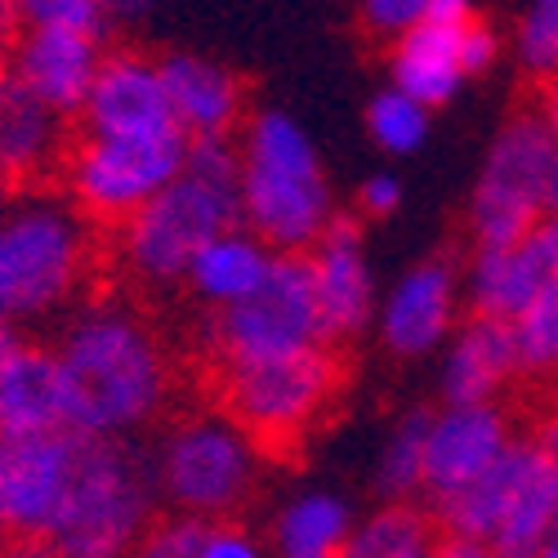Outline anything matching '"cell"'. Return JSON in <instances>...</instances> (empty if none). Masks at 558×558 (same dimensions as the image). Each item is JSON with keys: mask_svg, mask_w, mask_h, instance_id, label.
<instances>
[{"mask_svg": "<svg viewBox=\"0 0 558 558\" xmlns=\"http://www.w3.org/2000/svg\"><path fill=\"white\" fill-rule=\"evenodd\" d=\"M59 371L68 425L95 438H121L148 425L170 389L157 340L117 308H95L72 322L59 349Z\"/></svg>", "mask_w": 558, "mask_h": 558, "instance_id": "6da1fadb", "label": "cell"}, {"mask_svg": "<svg viewBox=\"0 0 558 558\" xmlns=\"http://www.w3.org/2000/svg\"><path fill=\"white\" fill-rule=\"evenodd\" d=\"M238 170L242 157L238 148H228V138H193L183 170L125 219V264L153 287L183 282L197 246L210 242L215 232L242 223Z\"/></svg>", "mask_w": 558, "mask_h": 558, "instance_id": "7a4b0ae2", "label": "cell"}, {"mask_svg": "<svg viewBox=\"0 0 558 558\" xmlns=\"http://www.w3.org/2000/svg\"><path fill=\"white\" fill-rule=\"evenodd\" d=\"M242 223L272 251H308L336 219L331 183L322 174L308 130L287 112H255L242 138Z\"/></svg>", "mask_w": 558, "mask_h": 558, "instance_id": "3957f363", "label": "cell"}, {"mask_svg": "<svg viewBox=\"0 0 558 558\" xmlns=\"http://www.w3.org/2000/svg\"><path fill=\"white\" fill-rule=\"evenodd\" d=\"M148 509L153 492L144 464L117 438L85 434L63 509L40 541L59 558H125L144 536Z\"/></svg>", "mask_w": 558, "mask_h": 558, "instance_id": "277c9868", "label": "cell"}, {"mask_svg": "<svg viewBox=\"0 0 558 558\" xmlns=\"http://www.w3.org/2000/svg\"><path fill=\"white\" fill-rule=\"evenodd\" d=\"M85 223L59 202H23L0 215V313L14 322L59 308L85 268Z\"/></svg>", "mask_w": 558, "mask_h": 558, "instance_id": "5b68a950", "label": "cell"}, {"mask_svg": "<svg viewBox=\"0 0 558 558\" xmlns=\"http://www.w3.org/2000/svg\"><path fill=\"white\" fill-rule=\"evenodd\" d=\"M340 385V366L327 344H308L272 357L223 362V402L255 442L300 438Z\"/></svg>", "mask_w": 558, "mask_h": 558, "instance_id": "8992f818", "label": "cell"}, {"mask_svg": "<svg viewBox=\"0 0 558 558\" xmlns=\"http://www.w3.org/2000/svg\"><path fill=\"white\" fill-rule=\"evenodd\" d=\"M210 344L219 349L223 362L272 357V353H291V349H308V344H327L308 255L277 251L264 282L251 295L215 308Z\"/></svg>", "mask_w": 558, "mask_h": 558, "instance_id": "52a82bcc", "label": "cell"}, {"mask_svg": "<svg viewBox=\"0 0 558 558\" xmlns=\"http://www.w3.org/2000/svg\"><path fill=\"white\" fill-rule=\"evenodd\" d=\"M549 157L554 117L523 112L500 125L470 202V228L478 246H505L523 238L549 210Z\"/></svg>", "mask_w": 558, "mask_h": 558, "instance_id": "ba28073f", "label": "cell"}, {"mask_svg": "<svg viewBox=\"0 0 558 558\" xmlns=\"http://www.w3.org/2000/svg\"><path fill=\"white\" fill-rule=\"evenodd\" d=\"M189 144L193 138L179 125L153 134H85V144L72 153L68 166L81 210L125 223L183 170Z\"/></svg>", "mask_w": 558, "mask_h": 558, "instance_id": "9c48e42d", "label": "cell"}, {"mask_svg": "<svg viewBox=\"0 0 558 558\" xmlns=\"http://www.w3.org/2000/svg\"><path fill=\"white\" fill-rule=\"evenodd\" d=\"M161 492L193 519H219L238 509L255 483L259 447L255 438L223 415L179 425L161 447Z\"/></svg>", "mask_w": 558, "mask_h": 558, "instance_id": "30bf717a", "label": "cell"}, {"mask_svg": "<svg viewBox=\"0 0 558 558\" xmlns=\"http://www.w3.org/2000/svg\"><path fill=\"white\" fill-rule=\"evenodd\" d=\"M81 442L85 434L72 425L0 434V532L14 541H40L54 527Z\"/></svg>", "mask_w": 558, "mask_h": 558, "instance_id": "8fae6325", "label": "cell"}, {"mask_svg": "<svg viewBox=\"0 0 558 558\" xmlns=\"http://www.w3.org/2000/svg\"><path fill=\"white\" fill-rule=\"evenodd\" d=\"M509 442H514V434H509V421H505V415L492 402H447V411L429 415L421 492L438 509L464 483H474Z\"/></svg>", "mask_w": 558, "mask_h": 558, "instance_id": "7c38bea8", "label": "cell"}, {"mask_svg": "<svg viewBox=\"0 0 558 558\" xmlns=\"http://www.w3.org/2000/svg\"><path fill=\"white\" fill-rule=\"evenodd\" d=\"M549 282H558V210H545L514 242L478 246L470 268V300L478 313L514 322Z\"/></svg>", "mask_w": 558, "mask_h": 558, "instance_id": "4fadbf2b", "label": "cell"}, {"mask_svg": "<svg viewBox=\"0 0 558 558\" xmlns=\"http://www.w3.org/2000/svg\"><path fill=\"white\" fill-rule=\"evenodd\" d=\"M308 264L327 340H353L357 331H366V322L376 317V277H371L362 228L336 215L313 242Z\"/></svg>", "mask_w": 558, "mask_h": 558, "instance_id": "5bb4252c", "label": "cell"}, {"mask_svg": "<svg viewBox=\"0 0 558 558\" xmlns=\"http://www.w3.org/2000/svg\"><path fill=\"white\" fill-rule=\"evenodd\" d=\"M99 36L68 32V27H27L14 45L10 72L32 89V95L54 108L59 117H72L85 108L89 85L99 76Z\"/></svg>", "mask_w": 558, "mask_h": 558, "instance_id": "9a60e30c", "label": "cell"}, {"mask_svg": "<svg viewBox=\"0 0 558 558\" xmlns=\"http://www.w3.org/2000/svg\"><path fill=\"white\" fill-rule=\"evenodd\" d=\"M81 117L89 134H153L174 125L161 63H148L144 54H108Z\"/></svg>", "mask_w": 558, "mask_h": 558, "instance_id": "2e32d148", "label": "cell"}, {"mask_svg": "<svg viewBox=\"0 0 558 558\" xmlns=\"http://www.w3.org/2000/svg\"><path fill=\"white\" fill-rule=\"evenodd\" d=\"M451 317H456V277L438 259L415 264L411 272H402V282L376 308L380 340L398 357L434 353L451 336Z\"/></svg>", "mask_w": 558, "mask_h": 558, "instance_id": "e0dca14e", "label": "cell"}, {"mask_svg": "<svg viewBox=\"0 0 558 558\" xmlns=\"http://www.w3.org/2000/svg\"><path fill=\"white\" fill-rule=\"evenodd\" d=\"M161 81L170 117L189 138H228L242 121V81L223 63L202 54H170L161 59Z\"/></svg>", "mask_w": 558, "mask_h": 558, "instance_id": "ac0fdd59", "label": "cell"}, {"mask_svg": "<svg viewBox=\"0 0 558 558\" xmlns=\"http://www.w3.org/2000/svg\"><path fill=\"white\" fill-rule=\"evenodd\" d=\"M514 371H519L514 322L474 313L447 344L442 393H447V402H492Z\"/></svg>", "mask_w": 558, "mask_h": 558, "instance_id": "d6986e66", "label": "cell"}, {"mask_svg": "<svg viewBox=\"0 0 558 558\" xmlns=\"http://www.w3.org/2000/svg\"><path fill=\"white\" fill-rule=\"evenodd\" d=\"M59 121L14 72H0V183H23L54 166L63 148Z\"/></svg>", "mask_w": 558, "mask_h": 558, "instance_id": "ffe728a7", "label": "cell"}, {"mask_svg": "<svg viewBox=\"0 0 558 558\" xmlns=\"http://www.w3.org/2000/svg\"><path fill=\"white\" fill-rule=\"evenodd\" d=\"M68 425L59 353L19 344L0 366V434H36Z\"/></svg>", "mask_w": 558, "mask_h": 558, "instance_id": "44dd1931", "label": "cell"}, {"mask_svg": "<svg viewBox=\"0 0 558 558\" xmlns=\"http://www.w3.org/2000/svg\"><path fill=\"white\" fill-rule=\"evenodd\" d=\"M460 27L451 23H415L411 32L393 36L389 54V85L407 89L411 99H421L425 108H438L456 99V89L464 85V59H460Z\"/></svg>", "mask_w": 558, "mask_h": 558, "instance_id": "7402d4cb", "label": "cell"}, {"mask_svg": "<svg viewBox=\"0 0 558 558\" xmlns=\"http://www.w3.org/2000/svg\"><path fill=\"white\" fill-rule=\"evenodd\" d=\"M272 246L259 238V232L232 223L223 232H215L210 242L197 246V255L189 259V272L183 282L197 291V300H206L210 308H223V304H238L242 295H251L264 272L272 264Z\"/></svg>", "mask_w": 558, "mask_h": 558, "instance_id": "603a6c76", "label": "cell"}, {"mask_svg": "<svg viewBox=\"0 0 558 558\" xmlns=\"http://www.w3.org/2000/svg\"><path fill=\"white\" fill-rule=\"evenodd\" d=\"M536 438H527V442H509L487 470L474 478V483H464L451 500H442L438 505V519H442V527L451 532V536H470V541H492V532L500 527V519H505V509H509V500H514V492H519V483H523V474L532 470V460H536Z\"/></svg>", "mask_w": 558, "mask_h": 558, "instance_id": "cb8c5ba5", "label": "cell"}, {"mask_svg": "<svg viewBox=\"0 0 558 558\" xmlns=\"http://www.w3.org/2000/svg\"><path fill=\"white\" fill-rule=\"evenodd\" d=\"M554 527H558V460L549 451H536L532 470L523 474L487 549L492 558H536Z\"/></svg>", "mask_w": 558, "mask_h": 558, "instance_id": "d4e9b609", "label": "cell"}, {"mask_svg": "<svg viewBox=\"0 0 558 558\" xmlns=\"http://www.w3.org/2000/svg\"><path fill=\"white\" fill-rule=\"evenodd\" d=\"M353 527L349 505L331 492H308L295 496L272 527L277 558H336L344 536Z\"/></svg>", "mask_w": 558, "mask_h": 558, "instance_id": "484cf974", "label": "cell"}, {"mask_svg": "<svg viewBox=\"0 0 558 558\" xmlns=\"http://www.w3.org/2000/svg\"><path fill=\"white\" fill-rule=\"evenodd\" d=\"M429 549H434L429 519L415 514L411 505L393 500L376 509L366 523L349 527L336 558H429Z\"/></svg>", "mask_w": 558, "mask_h": 558, "instance_id": "4316f807", "label": "cell"}, {"mask_svg": "<svg viewBox=\"0 0 558 558\" xmlns=\"http://www.w3.org/2000/svg\"><path fill=\"white\" fill-rule=\"evenodd\" d=\"M425 434H429V411H407L402 421L389 429L376 464V492L389 500H407L421 492L425 478Z\"/></svg>", "mask_w": 558, "mask_h": 558, "instance_id": "83f0119b", "label": "cell"}, {"mask_svg": "<svg viewBox=\"0 0 558 558\" xmlns=\"http://www.w3.org/2000/svg\"><path fill=\"white\" fill-rule=\"evenodd\" d=\"M429 112L434 108H425L421 99H411L407 89L389 85V89H380V95L371 99L366 130H371V138H376L385 153L407 157V153H415L429 138Z\"/></svg>", "mask_w": 558, "mask_h": 558, "instance_id": "f1b7e54d", "label": "cell"}, {"mask_svg": "<svg viewBox=\"0 0 558 558\" xmlns=\"http://www.w3.org/2000/svg\"><path fill=\"white\" fill-rule=\"evenodd\" d=\"M514 344L523 371H558V282L536 291V300L514 317Z\"/></svg>", "mask_w": 558, "mask_h": 558, "instance_id": "f546056e", "label": "cell"}, {"mask_svg": "<svg viewBox=\"0 0 558 558\" xmlns=\"http://www.w3.org/2000/svg\"><path fill=\"white\" fill-rule=\"evenodd\" d=\"M514 54L527 76L549 81L558 72V0H527L514 32Z\"/></svg>", "mask_w": 558, "mask_h": 558, "instance_id": "4dcf8cb0", "label": "cell"}, {"mask_svg": "<svg viewBox=\"0 0 558 558\" xmlns=\"http://www.w3.org/2000/svg\"><path fill=\"white\" fill-rule=\"evenodd\" d=\"M14 19L23 27H68V32L104 36L108 10L104 0H14Z\"/></svg>", "mask_w": 558, "mask_h": 558, "instance_id": "1f68e13d", "label": "cell"}, {"mask_svg": "<svg viewBox=\"0 0 558 558\" xmlns=\"http://www.w3.org/2000/svg\"><path fill=\"white\" fill-rule=\"evenodd\" d=\"M206 519H170L161 527H153L148 536H138V545L130 549V558H197L206 545Z\"/></svg>", "mask_w": 558, "mask_h": 558, "instance_id": "d6a6232c", "label": "cell"}, {"mask_svg": "<svg viewBox=\"0 0 558 558\" xmlns=\"http://www.w3.org/2000/svg\"><path fill=\"white\" fill-rule=\"evenodd\" d=\"M357 14L362 23L376 32V36H402L415 23H425L429 14V0H357Z\"/></svg>", "mask_w": 558, "mask_h": 558, "instance_id": "836d02e7", "label": "cell"}, {"mask_svg": "<svg viewBox=\"0 0 558 558\" xmlns=\"http://www.w3.org/2000/svg\"><path fill=\"white\" fill-rule=\"evenodd\" d=\"M496 50H500V40H496V32H492L487 23H478V19L464 23V32H460V59H464V72H470V76L487 72V68L496 63Z\"/></svg>", "mask_w": 558, "mask_h": 558, "instance_id": "e575fe53", "label": "cell"}, {"mask_svg": "<svg viewBox=\"0 0 558 558\" xmlns=\"http://www.w3.org/2000/svg\"><path fill=\"white\" fill-rule=\"evenodd\" d=\"M197 558H264V549L238 527H210Z\"/></svg>", "mask_w": 558, "mask_h": 558, "instance_id": "d590c367", "label": "cell"}, {"mask_svg": "<svg viewBox=\"0 0 558 558\" xmlns=\"http://www.w3.org/2000/svg\"><path fill=\"white\" fill-rule=\"evenodd\" d=\"M398 202H402V183H398L393 174H371V179L362 183V193H357V206H362L366 215H393Z\"/></svg>", "mask_w": 558, "mask_h": 558, "instance_id": "8d00e7d4", "label": "cell"}, {"mask_svg": "<svg viewBox=\"0 0 558 558\" xmlns=\"http://www.w3.org/2000/svg\"><path fill=\"white\" fill-rule=\"evenodd\" d=\"M429 558H492V549H487L483 541H470V536H451V532H447V541H434Z\"/></svg>", "mask_w": 558, "mask_h": 558, "instance_id": "74e56055", "label": "cell"}, {"mask_svg": "<svg viewBox=\"0 0 558 558\" xmlns=\"http://www.w3.org/2000/svg\"><path fill=\"white\" fill-rule=\"evenodd\" d=\"M470 19H474V0H429V14H425V23H451V27Z\"/></svg>", "mask_w": 558, "mask_h": 558, "instance_id": "f35d334b", "label": "cell"}, {"mask_svg": "<svg viewBox=\"0 0 558 558\" xmlns=\"http://www.w3.org/2000/svg\"><path fill=\"white\" fill-rule=\"evenodd\" d=\"M157 0H104V10L112 23H138L144 14H153Z\"/></svg>", "mask_w": 558, "mask_h": 558, "instance_id": "ab89813d", "label": "cell"}, {"mask_svg": "<svg viewBox=\"0 0 558 558\" xmlns=\"http://www.w3.org/2000/svg\"><path fill=\"white\" fill-rule=\"evenodd\" d=\"M19 349V331H14V317L10 313H0V366L10 362V353Z\"/></svg>", "mask_w": 558, "mask_h": 558, "instance_id": "60d3db41", "label": "cell"}, {"mask_svg": "<svg viewBox=\"0 0 558 558\" xmlns=\"http://www.w3.org/2000/svg\"><path fill=\"white\" fill-rule=\"evenodd\" d=\"M10 558H59V554L45 545V541H19V549H14Z\"/></svg>", "mask_w": 558, "mask_h": 558, "instance_id": "b9f144b4", "label": "cell"}, {"mask_svg": "<svg viewBox=\"0 0 558 558\" xmlns=\"http://www.w3.org/2000/svg\"><path fill=\"white\" fill-rule=\"evenodd\" d=\"M549 210H558V117H554V157H549Z\"/></svg>", "mask_w": 558, "mask_h": 558, "instance_id": "7bdbcfd3", "label": "cell"}, {"mask_svg": "<svg viewBox=\"0 0 558 558\" xmlns=\"http://www.w3.org/2000/svg\"><path fill=\"white\" fill-rule=\"evenodd\" d=\"M536 442H541V451H549L558 460V415H554V421H545V429L536 434Z\"/></svg>", "mask_w": 558, "mask_h": 558, "instance_id": "ee69618b", "label": "cell"}, {"mask_svg": "<svg viewBox=\"0 0 558 558\" xmlns=\"http://www.w3.org/2000/svg\"><path fill=\"white\" fill-rule=\"evenodd\" d=\"M14 23H19V19H14V0H0V40L14 32Z\"/></svg>", "mask_w": 558, "mask_h": 558, "instance_id": "f6af8a7d", "label": "cell"}, {"mask_svg": "<svg viewBox=\"0 0 558 558\" xmlns=\"http://www.w3.org/2000/svg\"><path fill=\"white\" fill-rule=\"evenodd\" d=\"M536 558H558V527L549 532V541L541 545V554H536Z\"/></svg>", "mask_w": 558, "mask_h": 558, "instance_id": "bcb514c9", "label": "cell"}, {"mask_svg": "<svg viewBox=\"0 0 558 558\" xmlns=\"http://www.w3.org/2000/svg\"><path fill=\"white\" fill-rule=\"evenodd\" d=\"M549 117H558V72L549 76Z\"/></svg>", "mask_w": 558, "mask_h": 558, "instance_id": "7dc6e473", "label": "cell"}, {"mask_svg": "<svg viewBox=\"0 0 558 558\" xmlns=\"http://www.w3.org/2000/svg\"><path fill=\"white\" fill-rule=\"evenodd\" d=\"M0 215H5V183H0Z\"/></svg>", "mask_w": 558, "mask_h": 558, "instance_id": "c3c4849f", "label": "cell"}, {"mask_svg": "<svg viewBox=\"0 0 558 558\" xmlns=\"http://www.w3.org/2000/svg\"><path fill=\"white\" fill-rule=\"evenodd\" d=\"M0 558H10V554H0Z\"/></svg>", "mask_w": 558, "mask_h": 558, "instance_id": "681fc988", "label": "cell"}]
</instances>
